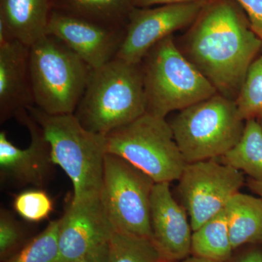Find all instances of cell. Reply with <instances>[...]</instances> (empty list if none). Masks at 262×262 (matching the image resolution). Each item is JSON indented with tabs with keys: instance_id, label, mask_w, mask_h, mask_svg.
I'll list each match as a JSON object with an SVG mask.
<instances>
[{
	"instance_id": "26",
	"label": "cell",
	"mask_w": 262,
	"mask_h": 262,
	"mask_svg": "<svg viewBox=\"0 0 262 262\" xmlns=\"http://www.w3.org/2000/svg\"><path fill=\"white\" fill-rule=\"evenodd\" d=\"M241 7L253 32L262 39V0H234Z\"/></svg>"
},
{
	"instance_id": "16",
	"label": "cell",
	"mask_w": 262,
	"mask_h": 262,
	"mask_svg": "<svg viewBox=\"0 0 262 262\" xmlns=\"http://www.w3.org/2000/svg\"><path fill=\"white\" fill-rule=\"evenodd\" d=\"M52 11L51 0H0V42L31 47L47 34Z\"/></svg>"
},
{
	"instance_id": "9",
	"label": "cell",
	"mask_w": 262,
	"mask_h": 262,
	"mask_svg": "<svg viewBox=\"0 0 262 262\" xmlns=\"http://www.w3.org/2000/svg\"><path fill=\"white\" fill-rule=\"evenodd\" d=\"M178 192L192 231L225 209L245 182L242 172L217 161L186 164L179 178Z\"/></svg>"
},
{
	"instance_id": "29",
	"label": "cell",
	"mask_w": 262,
	"mask_h": 262,
	"mask_svg": "<svg viewBox=\"0 0 262 262\" xmlns=\"http://www.w3.org/2000/svg\"><path fill=\"white\" fill-rule=\"evenodd\" d=\"M254 246L239 255L233 262H262V248Z\"/></svg>"
},
{
	"instance_id": "28",
	"label": "cell",
	"mask_w": 262,
	"mask_h": 262,
	"mask_svg": "<svg viewBox=\"0 0 262 262\" xmlns=\"http://www.w3.org/2000/svg\"><path fill=\"white\" fill-rule=\"evenodd\" d=\"M108 243L95 250L93 252L72 262H107Z\"/></svg>"
},
{
	"instance_id": "1",
	"label": "cell",
	"mask_w": 262,
	"mask_h": 262,
	"mask_svg": "<svg viewBox=\"0 0 262 262\" xmlns=\"http://www.w3.org/2000/svg\"><path fill=\"white\" fill-rule=\"evenodd\" d=\"M184 56L219 94L235 101L262 40L234 0H209L184 37Z\"/></svg>"
},
{
	"instance_id": "11",
	"label": "cell",
	"mask_w": 262,
	"mask_h": 262,
	"mask_svg": "<svg viewBox=\"0 0 262 262\" xmlns=\"http://www.w3.org/2000/svg\"><path fill=\"white\" fill-rule=\"evenodd\" d=\"M15 117L28 129L30 144L26 149H19L9 140L5 131L0 132L2 182L15 187L42 189L51 180L56 166L52 160L51 146L27 110L19 112Z\"/></svg>"
},
{
	"instance_id": "31",
	"label": "cell",
	"mask_w": 262,
	"mask_h": 262,
	"mask_svg": "<svg viewBox=\"0 0 262 262\" xmlns=\"http://www.w3.org/2000/svg\"><path fill=\"white\" fill-rule=\"evenodd\" d=\"M170 262H216L211 261V260L206 259V258H203L201 257H198V256H193L191 255L189 257L184 258V259L180 260V261H170Z\"/></svg>"
},
{
	"instance_id": "32",
	"label": "cell",
	"mask_w": 262,
	"mask_h": 262,
	"mask_svg": "<svg viewBox=\"0 0 262 262\" xmlns=\"http://www.w3.org/2000/svg\"><path fill=\"white\" fill-rule=\"evenodd\" d=\"M258 122V123H259V125H261V128H262V118L258 119V120H256Z\"/></svg>"
},
{
	"instance_id": "13",
	"label": "cell",
	"mask_w": 262,
	"mask_h": 262,
	"mask_svg": "<svg viewBox=\"0 0 262 262\" xmlns=\"http://www.w3.org/2000/svg\"><path fill=\"white\" fill-rule=\"evenodd\" d=\"M114 229L100 198L73 203L59 220L60 261L72 262L108 244Z\"/></svg>"
},
{
	"instance_id": "14",
	"label": "cell",
	"mask_w": 262,
	"mask_h": 262,
	"mask_svg": "<svg viewBox=\"0 0 262 262\" xmlns=\"http://www.w3.org/2000/svg\"><path fill=\"white\" fill-rule=\"evenodd\" d=\"M170 183H155L150 202L152 241L164 262L192 255V229L185 208L172 194Z\"/></svg>"
},
{
	"instance_id": "15",
	"label": "cell",
	"mask_w": 262,
	"mask_h": 262,
	"mask_svg": "<svg viewBox=\"0 0 262 262\" xmlns=\"http://www.w3.org/2000/svg\"><path fill=\"white\" fill-rule=\"evenodd\" d=\"M30 47L15 39L0 42V122L35 106L30 72Z\"/></svg>"
},
{
	"instance_id": "25",
	"label": "cell",
	"mask_w": 262,
	"mask_h": 262,
	"mask_svg": "<svg viewBox=\"0 0 262 262\" xmlns=\"http://www.w3.org/2000/svg\"><path fill=\"white\" fill-rule=\"evenodd\" d=\"M21 228L10 212L3 208L0 211V257H8L17 248L22 238Z\"/></svg>"
},
{
	"instance_id": "6",
	"label": "cell",
	"mask_w": 262,
	"mask_h": 262,
	"mask_svg": "<svg viewBox=\"0 0 262 262\" xmlns=\"http://www.w3.org/2000/svg\"><path fill=\"white\" fill-rule=\"evenodd\" d=\"M186 163L217 159L241 139L246 120L234 100L217 93L180 110L169 122Z\"/></svg>"
},
{
	"instance_id": "22",
	"label": "cell",
	"mask_w": 262,
	"mask_h": 262,
	"mask_svg": "<svg viewBox=\"0 0 262 262\" xmlns=\"http://www.w3.org/2000/svg\"><path fill=\"white\" fill-rule=\"evenodd\" d=\"M59 220L46 228L5 262H61L58 249Z\"/></svg>"
},
{
	"instance_id": "18",
	"label": "cell",
	"mask_w": 262,
	"mask_h": 262,
	"mask_svg": "<svg viewBox=\"0 0 262 262\" xmlns=\"http://www.w3.org/2000/svg\"><path fill=\"white\" fill-rule=\"evenodd\" d=\"M53 10L96 23L126 27L134 0H51Z\"/></svg>"
},
{
	"instance_id": "5",
	"label": "cell",
	"mask_w": 262,
	"mask_h": 262,
	"mask_svg": "<svg viewBox=\"0 0 262 262\" xmlns=\"http://www.w3.org/2000/svg\"><path fill=\"white\" fill-rule=\"evenodd\" d=\"M92 71L63 41L46 34L29 51L35 106L50 115L75 113Z\"/></svg>"
},
{
	"instance_id": "2",
	"label": "cell",
	"mask_w": 262,
	"mask_h": 262,
	"mask_svg": "<svg viewBox=\"0 0 262 262\" xmlns=\"http://www.w3.org/2000/svg\"><path fill=\"white\" fill-rule=\"evenodd\" d=\"M146 113L141 63L115 58L93 69L74 115L84 128L106 136Z\"/></svg>"
},
{
	"instance_id": "19",
	"label": "cell",
	"mask_w": 262,
	"mask_h": 262,
	"mask_svg": "<svg viewBox=\"0 0 262 262\" xmlns=\"http://www.w3.org/2000/svg\"><path fill=\"white\" fill-rule=\"evenodd\" d=\"M225 209L193 231L191 252L216 262L229 261L233 252Z\"/></svg>"
},
{
	"instance_id": "7",
	"label": "cell",
	"mask_w": 262,
	"mask_h": 262,
	"mask_svg": "<svg viewBox=\"0 0 262 262\" xmlns=\"http://www.w3.org/2000/svg\"><path fill=\"white\" fill-rule=\"evenodd\" d=\"M106 154L117 155L155 183L178 181L186 165L166 118L146 113L106 135Z\"/></svg>"
},
{
	"instance_id": "4",
	"label": "cell",
	"mask_w": 262,
	"mask_h": 262,
	"mask_svg": "<svg viewBox=\"0 0 262 262\" xmlns=\"http://www.w3.org/2000/svg\"><path fill=\"white\" fill-rule=\"evenodd\" d=\"M146 113L163 118L211 97L217 91L179 49L173 35L151 48L141 62Z\"/></svg>"
},
{
	"instance_id": "10",
	"label": "cell",
	"mask_w": 262,
	"mask_h": 262,
	"mask_svg": "<svg viewBox=\"0 0 262 262\" xmlns=\"http://www.w3.org/2000/svg\"><path fill=\"white\" fill-rule=\"evenodd\" d=\"M207 2L159 5L154 8L134 7L116 58L130 63H141L160 41L192 25Z\"/></svg>"
},
{
	"instance_id": "12",
	"label": "cell",
	"mask_w": 262,
	"mask_h": 262,
	"mask_svg": "<svg viewBox=\"0 0 262 262\" xmlns=\"http://www.w3.org/2000/svg\"><path fill=\"white\" fill-rule=\"evenodd\" d=\"M126 27L106 25L53 10L47 34L63 41L93 69L116 58Z\"/></svg>"
},
{
	"instance_id": "24",
	"label": "cell",
	"mask_w": 262,
	"mask_h": 262,
	"mask_svg": "<svg viewBox=\"0 0 262 262\" xmlns=\"http://www.w3.org/2000/svg\"><path fill=\"white\" fill-rule=\"evenodd\" d=\"M14 211L22 219L29 222H39L46 220L53 211V202L42 189L24 191L15 196Z\"/></svg>"
},
{
	"instance_id": "8",
	"label": "cell",
	"mask_w": 262,
	"mask_h": 262,
	"mask_svg": "<svg viewBox=\"0 0 262 262\" xmlns=\"http://www.w3.org/2000/svg\"><path fill=\"white\" fill-rule=\"evenodd\" d=\"M155 184L126 160L106 155L99 198L114 230L152 239L150 202Z\"/></svg>"
},
{
	"instance_id": "20",
	"label": "cell",
	"mask_w": 262,
	"mask_h": 262,
	"mask_svg": "<svg viewBox=\"0 0 262 262\" xmlns=\"http://www.w3.org/2000/svg\"><path fill=\"white\" fill-rule=\"evenodd\" d=\"M220 159L250 179L262 182V128L257 120H246L241 139Z\"/></svg>"
},
{
	"instance_id": "17",
	"label": "cell",
	"mask_w": 262,
	"mask_h": 262,
	"mask_svg": "<svg viewBox=\"0 0 262 262\" xmlns=\"http://www.w3.org/2000/svg\"><path fill=\"white\" fill-rule=\"evenodd\" d=\"M233 250L245 245L262 246V199L237 192L225 208Z\"/></svg>"
},
{
	"instance_id": "21",
	"label": "cell",
	"mask_w": 262,
	"mask_h": 262,
	"mask_svg": "<svg viewBox=\"0 0 262 262\" xmlns=\"http://www.w3.org/2000/svg\"><path fill=\"white\" fill-rule=\"evenodd\" d=\"M107 262H164L151 239L114 231Z\"/></svg>"
},
{
	"instance_id": "23",
	"label": "cell",
	"mask_w": 262,
	"mask_h": 262,
	"mask_svg": "<svg viewBox=\"0 0 262 262\" xmlns=\"http://www.w3.org/2000/svg\"><path fill=\"white\" fill-rule=\"evenodd\" d=\"M235 103L244 120L262 118V56L248 69Z\"/></svg>"
},
{
	"instance_id": "33",
	"label": "cell",
	"mask_w": 262,
	"mask_h": 262,
	"mask_svg": "<svg viewBox=\"0 0 262 262\" xmlns=\"http://www.w3.org/2000/svg\"><path fill=\"white\" fill-rule=\"evenodd\" d=\"M261 40H262V39H261Z\"/></svg>"
},
{
	"instance_id": "3",
	"label": "cell",
	"mask_w": 262,
	"mask_h": 262,
	"mask_svg": "<svg viewBox=\"0 0 262 262\" xmlns=\"http://www.w3.org/2000/svg\"><path fill=\"white\" fill-rule=\"evenodd\" d=\"M27 110L51 146L53 164L63 169L72 182V202L99 198L106 155V136L84 128L74 114L50 115L35 106Z\"/></svg>"
},
{
	"instance_id": "27",
	"label": "cell",
	"mask_w": 262,
	"mask_h": 262,
	"mask_svg": "<svg viewBox=\"0 0 262 262\" xmlns=\"http://www.w3.org/2000/svg\"><path fill=\"white\" fill-rule=\"evenodd\" d=\"M208 0H134L135 8H150L154 5L183 4V3H196Z\"/></svg>"
},
{
	"instance_id": "30",
	"label": "cell",
	"mask_w": 262,
	"mask_h": 262,
	"mask_svg": "<svg viewBox=\"0 0 262 262\" xmlns=\"http://www.w3.org/2000/svg\"><path fill=\"white\" fill-rule=\"evenodd\" d=\"M247 184L249 189L262 199V182L249 178Z\"/></svg>"
}]
</instances>
